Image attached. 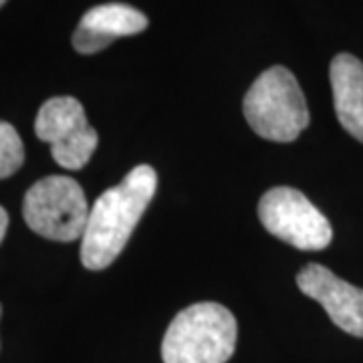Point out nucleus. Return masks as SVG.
I'll list each match as a JSON object with an SVG mask.
<instances>
[{
	"instance_id": "7ed1b4c3",
	"label": "nucleus",
	"mask_w": 363,
	"mask_h": 363,
	"mask_svg": "<svg viewBox=\"0 0 363 363\" xmlns=\"http://www.w3.org/2000/svg\"><path fill=\"white\" fill-rule=\"evenodd\" d=\"M242 111L252 131L271 142H295L311 121L297 79L281 65L267 69L250 85Z\"/></svg>"
},
{
	"instance_id": "9b49d317",
	"label": "nucleus",
	"mask_w": 363,
	"mask_h": 363,
	"mask_svg": "<svg viewBox=\"0 0 363 363\" xmlns=\"http://www.w3.org/2000/svg\"><path fill=\"white\" fill-rule=\"evenodd\" d=\"M6 228H9V212H6L4 208L0 206V242L4 240Z\"/></svg>"
},
{
	"instance_id": "423d86ee",
	"label": "nucleus",
	"mask_w": 363,
	"mask_h": 363,
	"mask_svg": "<svg viewBox=\"0 0 363 363\" xmlns=\"http://www.w3.org/2000/svg\"><path fill=\"white\" fill-rule=\"evenodd\" d=\"M37 138L51 145L52 160L65 169H81L93 156L99 135L87 121L75 97H52L45 101L35 121Z\"/></svg>"
},
{
	"instance_id": "f257e3e1",
	"label": "nucleus",
	"mask_w": 363,
	"mask_h": 363,
	"mask_svg": "<svg viewBox=\"0 0 363 363\" xmlns=\"http://www.w3.org/2000/svg\"><path fill=\"white\" fill-rule=\"evenodd\" d=\"M156 190V169L142 164L95 200L81 238V262L85 269H107L121 255Z\"/></svg>"
},
{
	"instance_id": "9d476101",
	"label": "nucleus",
	"mask_w": 363,
	"mask_h": 363,
	"mask_svg": "<svg viewBox=\"0 0 363 363\" xmlns=\"http://www.w3.org/2000/svg\"><path fill=\"white\" fill-rule=\"evenodd\" d=\"M25 162V147L18 131L0 119V180L11 178Z\"/></svg>"
},
{
	"instance_id": "ddd939ff",
	"label": "nucleus",
	"mask_w": 363,
	"mask_h": 363,
	"mask_svg": "<svg viewBox=\"0 0 363 363\" xmlns=\"http://www.w3.org/2000/svg\"><path fill=\"white\" fill-rule=\"evenodd\" d=\"M0 317H2V307H0Z\"/></svg>"
},
{
	"instance_id": "20e7f679",
	"label": "nucleus",
	"mask_w": 363,
	"mask_h": 363,
	"mask_svg": "<svg viewBox=\"0 0 363 363\" xmlns=\"http://www.w3.org/2000/svg\"><path fill=\"white\" fill-rule=\"evenodd\" d=\"M89 212L83 188L67 176H47L33 184L23 204L28 228L55 242L83 238Z\"/></svg>"
},
{
	"instance_id": "39448f33",
	"label": "nucleus",
	"mask_w": 363,
	"mask_h": 363,
	"mask_svg": "<svg viewBox=\"0 0 363 363\" xmlns=\"http://www.w3.org/2000/svg\"><path fill=\"white\" fill-rule=\"evenodd\" d=\"M262 226L298 250H323L333 238V228L309 198L289 186L272 188L260 198Z\"/></svg>"
},
{
	"instance_id": "1a4fd4ad",
	"label": "nucleus",
	"mask_w": 363,
	"mask_h": 363,
	"mask_svg": "<svg viewBox=\"0 0 363 363\" xmlns=\"http://www.w3.org/2000/svg\"><path fill=\"white\" fill-rule=\"evenodd\" d=\"M329 77L339 123L363 143V63L350 52H339L331 61Z\"/></svg>"
},
{
	"instance_id": "6e6552de",
	"label": "nucleus",
	"mask_w": 363,
	"mask_h": 363,
	"mask_svg": "<svg viewBox=\"0 0 363 363\" xmlns=\"http://www.w3.org/2000/svg\"><path fill=\"white\" fill-rule=\"evenodd\" d=\"M147 25V16L130 4H99L81 16L79 26L73 33V47L81 55H93L104 51L116 39L140 35Z\"/></svg>"
},
{
	"instance_id": "0eeeda50",
	"label": "nucleus",
	"mask_w": 363,
	"mask_h": 363,
	"mask_svg": "<svg viewBox=\"0 0 363 363\" xmlns=\"http://www.w3.org/2000/svg\"><path fill=\"white\" fill-rule=\"evenodd\" d=\"M301 293L323 305L331 321L345 333L363 339V289L345 283L323 264H307L297 274Z\"/></svg>"
},
{
	"instance_id": "f8f14e48",
	"label": "nucleus",
	"mask_w": 363,
	"mask_h": 363,
	"mask_svg": "<svg viewBox=\"0 0 363 363\" xmlns=\"http://www.w3.org/2000/svg\"><path fill=\"white\" fill-rule=\"evenodd\" d=\"M4 2H6V0H0V6H4Z\"/></svg>"
},
{
	"instance_id": "f03ea898",
	"label": "nucleus",
	"mask_w": 363,
	"mask_h": 363,
	"mask_svg": "<svg viewBox=\"0 0 363 363\" xmlns=\"http://www.w3.org/2000/svg\"><path fill=\"white\" fill-rule=\"evenodd\" d=\"M236 319L218 303H196L180 311L162 341L164 363H226L236 347Z\"/></svg>"
}]
</instances>
